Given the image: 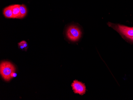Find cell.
<instances>
[{
	"label": "cell",
	"mask_w": 133,
	"mask_h": 100,
	"mask_svg": "<svg viewBox=\"0 0 133 100\" xmlns=\"http://www.w3.org/2000/svg\"><path fill=\"white\" fill-rule=\"evenodd\" d=\"M15 71V67L10 62H1L0 65V74L5 81H9L12 79L11 74Z\"/></svg>",
	"instance_id": "obj_1"
},
{
	"label": "cell",
	"mask_w": 133,
	"mask_h": 100,
	"mask_svg": "<svg viewBox=\"0 0 133 100\" xmlns=\"http://www.w3.org/2000/svg\"><path fill=\"white\" fill-rule=\"evenodd\" d=\"M81 31L78 27L74 25L70 26L66 31L68 38L72 42H76L79 39L81 36Z\"/></svg>",
	"instance_id": "obj_2"
},
{
	"label": "cell",
	"mask_w": 133,
	"mask_h": 100,
	"mask_svg": "<svg viewBox=\"0 0 133 100\" xmlns=\"http://www.w3.org/2000/svg\"><path fill=\"white\" fill-rule=\"evenodd\" d=\"M72 88L75 94L83 95L86 92V87L84 83L75 80L71 84Z\"/></svg>",
	"instance_id": "obj_3"
},
{
	"label": "cell",
	"mask_w": 133,
	"mask_h": 100,
	"mask_svg": "<svg viewBox=\"0 0 133 100\" xmlns=\"http://www.w3.org/2000/svg\"><path fill=\"white\" fill-rule=\"evenodd\" d=\"M116 31L125 37H130L133 36V28L123 25H118L115 28Z\"/></svg>",
	"instance_id": "obj_4"
},
{
	"label": "cell",
	"mask_w": 133,
	"mask_h": 100,
	"mask_svg": "<svg viewBox=\"0 0 133 100\" xmlns=\"http://www.w3.org/2000/svg\"><path fill=\"white\" fill-rule=\"evenodd\" d=\"M3 13L4 15L6 18H13L12 5H10L4 8L3 11Z\"/></svg>",
	"instance_id": "obj_5"
},
{
	"label": "cell",
	"mask_w": 133,
	"mask_h": 100,
	"mask_svg": "<svg viewBox=\"0 0 133 100\" xmlns=\"http://www.w3.org/2000/svg\"><path fill=\"white\" fill-rule=\"evenodd\" d=\"M20 4L12 5V12L13 18L21 19V12H20Z\"/></svg>",
	"instance_id": "obj_6"
},
{
	"label": "cell",
	"mask_w": 133,
	"mask_h": 100,
	"mask_svg": "<svg viewBox=\"0 0 133 100\" xmlns=\"http://www.w3.org/2000/svg\"><path fill=\"white\" fill-rule=\"evenodd\" d=\"M20 9L21 14V19H22L25 17L27 15V9L26 6L24 4L20 5Z\"/></svg>",
	"instance_id": "obj_7"
},
{
	"label": "cell",
	"mask_w": 133,
	"mask_h": 100,
	"mask_svg": "<svg viewBox=\"0 0 133 100\" xmlns=\"http://www.w3.org/2000/svg\"><path fill=\"white\" fill-rule=\"evenodd\" d=\"M21 42L24 47L25 48V51H26L28 48V45L27 43L25 41H21Z\"/></svg>",
	"instance_id": "obj_8"
},
{
	"label": "cell",
	"mask_w": 133,
	"mask_h": 100,
	"mask_svg": "<svg viewBox=\"0 0 133 100\" xmlns=\"http://www.w3.org/2000/svg\"><path fill=\"white\" fill-rule=\"evenodd\" d=\"M18 46H19V48H20L21 49L24 50H25V48H24V45H23L22 42H19V43H18Z\"/></svg>",
	"instance_id": "obj_9"
},
{
	"label": "cell",
	"mask_w": 133,
	"mask_h": 100,
	"mask_svg": "<svg viewBox=\"0 0 133 100\" xmlns=\"http://www.w3.org/2000/svg\"><path fill=\"white\" fill-rule=\"evenodd\" d=\"M16 76H17V74L15 73V72H13L11 74V77L12 78L16 77Z\"/></svg>",
	"instance_id": "obj_10"
},
{
	"label": "cell",
	"mask_w": 133,
	"mask_h": 100,
	"mask_svg": "<svg viewBox=\"0 0 133 100\" xmlns=\"http://www.w3.org/2000/svg\"><path fill=\"white\" fill-rule=\"evenodd\" d=\"M127 38H128L129 39L132 40V41H133V36H130V37H127Z\"/></svg>",
	"instance_id": "obj_11"
},
{
	"label": "cell",
	"mask_w": 133,
	"mask_h": 100,
	"mask_svg": "<svg viewBox=\"0 0 133 100\" xmlns=\"http://www.w3.org/2000/svg\"></svg>",
	"instance_id": "obj_12"
}]
</instances>
